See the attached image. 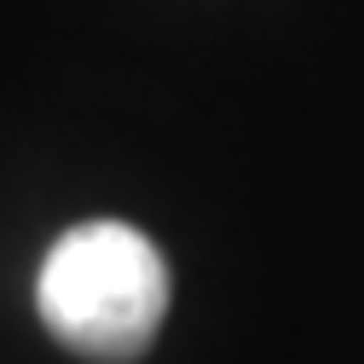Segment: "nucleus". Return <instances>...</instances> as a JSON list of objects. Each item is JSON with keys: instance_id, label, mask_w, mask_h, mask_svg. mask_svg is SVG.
<instances>
[{"instance_id": "f257e3e1", "label": "nucleus", "mask_w": 364, "mask_h": 364, "mask_svg": "<svg viewBox=\"0 0 364 364\" xmlns=\"http://www.w3.org/2000/svg\"><path fill=\"white\" fill-rule=\"evenodd\" d=\"M35 312L70 353L133 364L168 318V266L127 220H81L35 272Z\"/></svg>"}]
</instances>
